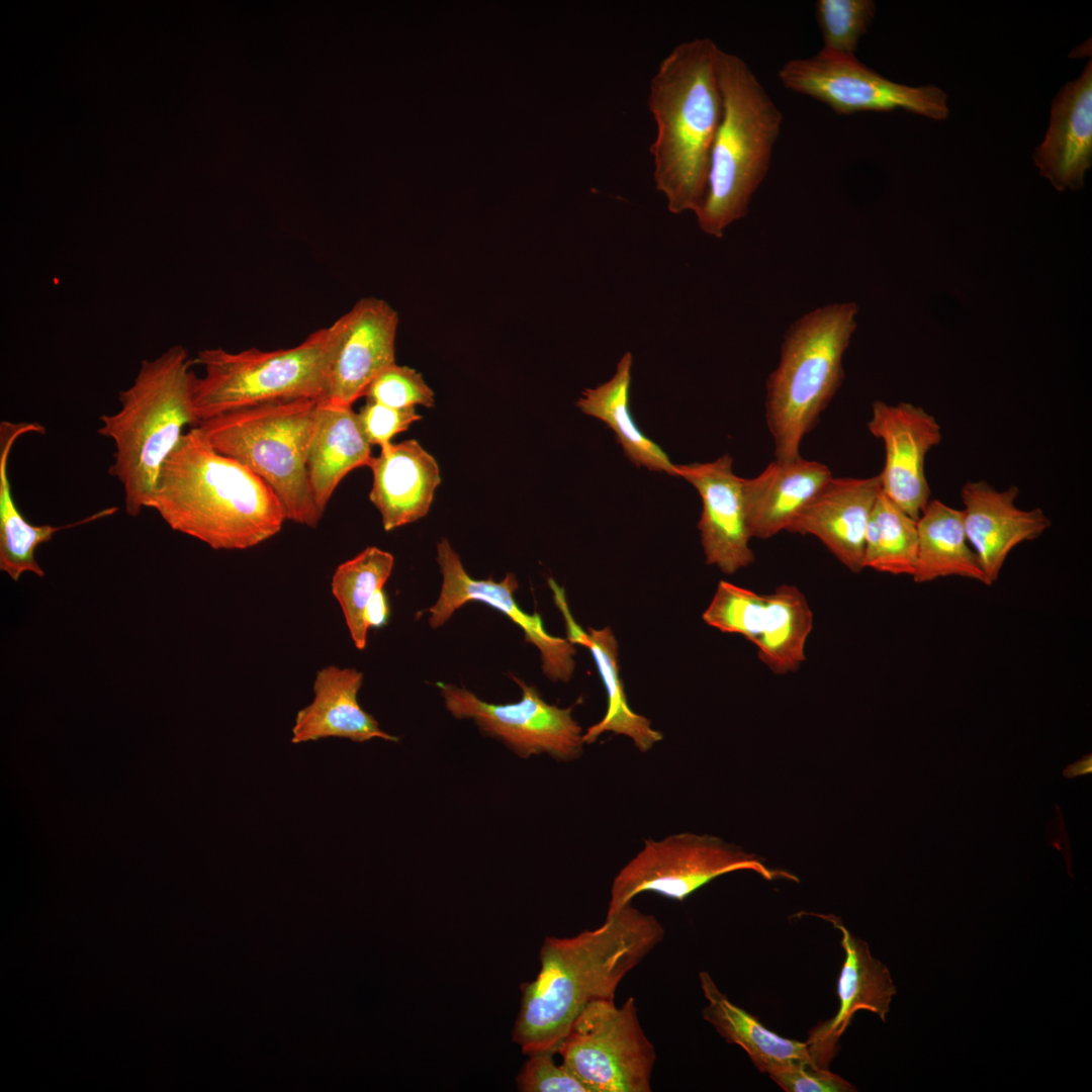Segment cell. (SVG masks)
I'll return each mask as SVG.
<instances>
[{"mask_svg": "<svg viewBox=\"0 0 1092 1092\" xmlns=\"http://www.w3.org/2000/svg\"><path fill=\"white\" fill-rule=\"evenodd\" d=\"M725 454L705 463L675 465L677 476L694 485L702 498L698 523L706 563L733 574L755 559L744 499V478L732 469Z\"/></svg>", "mask_w": 1092, "mask_h": 1092, "instance_id": "cell-16", "label": "cell"}, {"mask_svg": "<svg viewBox=\"0 0 1092 1092\" xmlns=\"http://www.w3.org/2000/svg\"><path fill=\"white\" fill-rule=\"evenodd\" d=\"M767 1074L787 1092H850L854 1087L840 1076L803 1061H789Z\"/></svg>", "mask_w": 1092, "mask_h": 1092, "instance_id": "cell-37", "label": "cell"}, {"mask_svg": "<svg viewBox=\"0 0 1092 1092\" xmlns=\"http://www.w3.org/2000/svg\"><path fill=\"white\" fill-rule=\"evenodd\" d=\"M917 540V520L881 490L866 531L863 568L912 576L916 566Z\"/></svg>", "mask_w": 1092, "mask_h": 1092, "instance_id": "cell-32", "label": "cell"}, {"mask_svg": "<svg viewBox=\"0 0 1092 1092\" xmlns=\"http://www.w3.org/2000/svg\"><path fill=\"white\" fill-rule=\"evenodd\" d=\"M371 446L351 405L317 401L307 474L314 503L323 514L347 474L369 467Z\"/></svg>", "mask_w": 1092, "mask_h": 1092, "instance_id": "cell-25", "label": "cell"}, {"mask_svg": "<svg viewBox=\"0 0 1092 1092\" xmlns=\"http://www.w3.org/2000/svg\"><path fill=\"white\" fill-rule=\"evenodd\" d=\"M831 477L828 466L800 456L789 461L776 459L754 478H744L751 537L768 539L786 531Z\"/></svg>", "mask_w": 1092, "mask_h": 1092, "instance_id": "cell-23", "label": "cell"}, {"mask_svg": "<svg viewBox=\"0 0 1092 1092\" xmlns=\"http://www.w3.org/2000/svg\"><path fill=\"white\" fill-rule=\"evenodd\" d=\"M193 362L204 369L192 383L193 406L199 422L265 403L321 401L326 395L329 367L328 331L317 329L286 349H204Z\"/></svg>", "mask_w": 1092, "mask_h": 1092, "instance_id": "cell-8", "label": "cell"}, {"mask_svg": "<svg viewBox=\"0 0 1092 1092\" xmlns=\"http://www.w3.org/2000/svg\"><path fill=\"white\" fill-rule=\"evenodd\" d=\"M168 526L214 550H245L275 536L286 521L274 490L218 453L192 427L167 458L147 506Z\"/></svg>", "mask_w": 1092, "mask_h": 1092, "instance_id": "cell-2", "label": "cell"}, {"mask_svg": "<svg viewBox=\"0 0 1092 1092\" xmlns=\"http://www.w3.org/2000/svg\"><path fill=\"white\" fill-rule=\"evenodd\" d=\"M876 13L872 0H817L815 16L822 35L820 51L851 57Z\"/></svg>", "mask_w": 1092, "mask_h": 1092, "instance_id": "cell-34", "label": "cell"}, {"mask_svg": "<svg viewBox=\"0 0 1092 1092\" xmlns=\"http://www.w3.org/2000/svg\"><path fill=\"white\" fill-rule=\"evenodd\" d=\"M553 1051H541L528 1055V1060L517 1077V1088L522 1092H589L563 1063L554 1061Z\"/></svg>", "mask_w": 1092, "mask_h": 1092, "instance_id": "cell-36", "label": "cell"}, {"mask_svg": "<svg viewBox=\"0 0 1092 1092\" xmlns=\"http://www.w3.org/2000/svg\"><path fill=\"white\" fill-rule=\"evenodd\" d=\"M548 581L555 604L564 618L567 639L592 652L607 693L606 714L582 734L584 744L594 743L605 732H613L631 738L641 752L648 751L662 740L663 735L651 727L646 717L635 713L628 705L619 675L618 643L612 630L609 627L599 630L588 628V632H584L571 616L564 589L554 579L550 578Z\"/></svg>", "mask_w": 1092, "mask_h": 1092, "instance_id": "cell-24", "label": "cell"}, {"mask_svg": "<svg viewBox=\"0 0 1092 1092\" xmlns=\"http://www.w3.org/2000/svg\"><path fill=\"white\" fill-rule=\"evenodd\" d=\"M665 935L658 919L626 904L598 928L571 937L547 936L540 970L521 984L520 1010L513 1041L530 1055L557 1050L572 1023L592 1002L615 1000L624 977Z\"/></svg>", "mask_w": 1092, "mask_h": 1092, "instance_id": "cell-1", "label": "cell"}, {"mask_svg": "<svg viewBox=\"0 0 1092 1092\" xmlns=\"http://www.w3.org/2000/svg\"><path fill=\"white\" fill-rule=\"evenodd\" d=\"M1015 485L997 490L984 480L968 481L961 490L964 527L975 551L986 584H993L1010 552L1019 544L1038 538L1051 521L1038 508L1022 510L1015 505Z\"/></svg>", "mask_w": 1092, "mask_h": 1092, "instance_id": "cell-17", "label": "cell"}, {"mask_svg": "<svg viewBox=\"0 0 1092 1092\" xmlns=\"http://www.w3.org/2000/svg\"><path fill=\"white\" fill-rule=\"evenodd\" d=\"M722 115L712 145L707 187L694 213L701 231L722 238L744 217L769 170L783 113L739 56L717 59Z\"/></svg>", "mask_w": 1092, "mask_h": 1092, "instance_id": "cell-5", "label": "cell"}, {"mask_svg": "<svg viewBox=\"0 0 1092 1092\" xmlns=\"http://www.w3.org/2000/svg\"><path fill=\"white\" fill-rule=\"evenodd\" d=\"M380 448L369 464L373 475L369 498L389 532L429 513L441 475L436 459L416 440Z\"/></svg>", "mask_w": 1092, "mask_h": 1092, "instance_id": "cell-21", "label": "cell"}, {"mask_svg": "<svg viewBox=\"0 0 1092 1092\" xmlns=\"http://www.w3.org/2000/svg\"><path fill=\"white\" fill-rule=\"evenodd\" d=\"M857 312L855 302L826 304L786 331L779 364L766 381L765 417L777 460L800 457L802 440L840 387Z\"/></svg>", "mask_w": 1092, "mask_h": 1092, "instance_id": "cell-6", "label": "cell"}, {"mask_svg": "<svg viewBox=\"0 0 1092 1092\" xmlns=\"http://www.w3.org/2000/svg\"><path fill=\"white\" fill-rule=\"evenodd\" d=\"M512 677L520 686L522 697L509 704L484 702L463 687L436 685L452 716L472 719L485 735L503 741L517 755L527 758L547 753L561 761L579 757L583 733L572 718V707L550 705L534 687Z\"/></svg>", "mask_w": 1092, "mask_h": 1092, "instance_id": "cell-12", "label": "cell"}, {"mask_svg": "<svg viewBox=\"0 0 1092 1092\" xmlns=\"http://www.w3.org/2000/svg\"><path fill=\"white\" fill-rule=\"evenodd\" d=\"M813 628V613L805 595L793 584L767 594L766 612L758 642L759 660L775 674L796 672L806 660L805 646Z\"/></svg>", "mask_w": 1092, "mask_h": 1092, "instance_id": "cell-30", "label": "cell"}, {"mask_svg": "<svg viewBox=\"0 0 1092 1092\" xmlns=\"http://www.w3.org/2000/svg\"><path fill=\"white\" fill-rule=\"evenodd\" d=\"M719 51L710 37L678 43L650 82L647 103L656 123L649 150L653 179L673 214L695 213L706 192L711 149L722 115Z\"/></svg>", "mask_w": 1092, "mask_h": 1092, "instance_id": "cell-3", "label": "cell"}, {"mask_svg": "<svg viewBox=\"0 0 1092 1092\" xmlns=\"http://www.w3.org/2000/svg\"><path fill=\"white\" fill-rule=\"evenodd\" d=\"M589 1092H649L656 1052L631 996L588 1004L557 1050Z\"/></svg>", "mask_w": 1092, "mask_h": 1092, "instance_id": "cell-10", "label": "cell"}, {"mask_svg": "<svg viewBox=\"0 0 1092 1092\" xmlns=\"http://www.w3.org/2000/svg\"><path fill=\"white\" fill-rule=\"evenodd\" d=\"M832 923L841 933L845 958L838 979L839 1008L834 1017L810 1031L807 1040L814 1064L827 1069L837 1052V1042L854 1013L869 1010L885 1022L896 987L888 968L872 957L866 941L851 934L833 915L813 914Z\"/></svg>", "mask_w": 1092, "mask_h": 1092, "instance_id": "cell-19", "label": "cell"}, {"mask_svg": "<svg viewBox=\"0 0 1092 1092\" xmlns=\"http://www.w3.org/2000/svg\"><path fill=\"white\" fill-rule=\"evenodd\" d=\"M917 557L912 575L917 583L960 576L986 584L978 557L970 545L963 511L939 499L929 500L917 519Z\"/></svg>", "mask_w": 1092, "mask_h": 1092, "instance_id": "cell-27", "label": "cell"}, {"mask_svg": "<svg viewBox=\"0 0 1092 1092\" xmlns=\"http://www.w3.org/2000/svg\"><path fill=\"white\" fill-rule=\"evenodd\" d=\"M192 363L179 345L143 360L132 384L118 394L120 410L100 417L98 434L114 444L108 473L121 484L130 517L147 508L184 428L200 423L192 400Z\"/></svg>", "mask_w": 1092, "mask_h": 1092, "instance_id": "cell-4", "label": "cell"}, {"mask_svg": "<svg viewBox=\"0 0 1092 1092\" xmlns=\"http://www.w3.org/2000/svg\"><path fill=\"white\" fill-rule=\"evenodd\" d=\"M882 490L880 475L832 476L786 531L819 539L847 569H863L864 538Z\"/></svg>", "mask_w": 1092, "mask_h": 1092, "instance_id": "cell-18", "label": "cell"}, {"mask_svg": "<svg viewBox=\"0 0 1092 1092\" xmlns=\"http://www.w3.org/2000/svg\"><path fill=\"white\" fill-rule=\"evenodd\" d=\"M1092 772V754H1085L1075 762L1068 764L1063 769V776L1066 779H1074L1080 776L1090 775Z\"/></svg>", "mask_w": 1092, "mask_h": 1092, "instance_id": "cell-40", "label": "cell"}, {"mask_svg": "<svg viewBox=\"0 0 1092 1092\" xmlns=\"http://www.w3.org/2000/svg\"><path fill=\"white\" fill-rule=\"evenodd\" d=\"M868 429L885 447V464L879 474L882 491L917 520L929 502L925 458L941 441L940 425L921 406L877 400Z\"/></svg>", "mask_w": 1092, "mask_h": 1092, "instance_id": "cell-15", "label": "cell"}, {"mask_svg": "<svg viewBox=\"0 0 1092 1092\" xmlns=\"http://www.w3.org/2000/svg\"><path fill=\"white\" fill-rule=\"evenodd\" d=\"M437 562L443 580L437 602L428 609L432 628L443 626L456 610L468 602L487 604L518 625L525 634V641L539 649L542 671L549 679L566 682L571 678L575 668L574 644L547 633L539 614L525 613L519 607L514 598L518 580L513 573H507L499 581L492 577L472 578L447 539L437 543Z\"/></svg>", "mask_w": 1092, "mask_h": 1092, "instance_id": "cell-14", "label": "cell"}, {"mask_svg": "<svg viewBox=\"0 0 1092 1092\" xmlns=\"http://www.w3.org/2000/svg\"><path fill=\"white\" fill-rule=\"evenodd\" d=\"M767 595L720 580L702 618L707 625L739 634L755 645L763 627Z\"/></svg>", "mask_w": 1092, "mask_h": 1092, "instance_id": "cell-33", "label": "cell"}, {"mask_svg": "<svg viewBox=\"0 0 1092 1092\" xmlns=\"http://www.w3.org/2000/svg\"><path fill=\"white\" fill-rule=\"evenodd\" d=\"M398 314L385 300L359 299L328 331L329 367L323 400L353 405L371 381L395 363Z\"/></svg>", "mask_w": 1092, "mask_h": 1092, "instance_id": "cell-13", "label": "cell"}, {"mask_svg": "<svg viewBox=\"0 0 1092 1092\" xmlns=\"http://www.w3.org/2000/svg\"><path fill=\"white\" fill-rule=\"evenodd\" d=\"M633 356L626 352L615 374L605 383L585 388L576 401L583 413L604 422L616 435L624 454L637 467L677 476L675 465L666 453L649 439L634 422L630 411L631 369Z\"/></svg>", "mask_w": 1092, "mask_h": 1092, "instance_id": "cell-29", "label": "cell"}, {"mask_svg": "<svg viewBox=\"0 0 1092 1092\" xmlns=\"http://www.w3.org/2000/svg\"><path fill=\"white\" fill-rule=\"evenodd\" d=\"M390 616L388 599L383 589L379 590L369 603L365 612V622L370 628H381L387 624Z\"/></svg>", "mask_w": 1092, "mask_h": 1092, "instance_id": "cell-39", "label": "cell"}, {"mask_svg": "<svg viewBox=\"0 0 1092 1092\" xmlns=\"http://www.w3.org/2000/svg\"><path fill=\"white\" fill-rule=\"evenodd\" d=\"M364 396L366 401L395 408L416 405L431 407L435 404L434 391L422 374L408 366L397 365L396 362L383 369L371 381Z\"/></svg>", "mask_w": 1092, "mask_h": 1092, "instance_id": "cell-35", "label": "cell"}, {"mask_svg": "<svg viewBox=\"0 0 1092 1092\" xmlns=\"http://www.w3.org/2000/svg\"><path fill=\"white\" fill-rule=\"evenodd\" d=\"M29 433L43 435L46 428L38 423H0V569L17 581L24 572L44 576L35 559L36 548L52 540L59 531L97 521L116 513L110 507L82 520L63 526L32 525L16 506L8 475V459L16 440Z\"/></svg>", "mask_w": 1092, "mask_h": 1092, "instance_id": "cell-26", "label": "cell"}, {"mask_svg": "<svg viewBox=\"0 0 1092 1092\" xmlns=\"http://www.w3.org/2000/svg\"><path fill=\"white\" fill-rule=\"evenodd\" d=\"M394 565L391 553L369 546L353 558L337 566L331 589L338 601L355 647L363 650L367 644L366 609L373 597L389 578Z\"/></svg>", "mask_w": 1092, "mask_h": 1092, "instance_id": "cell-31", "label": "cell"}, {"mask_svg": "<svg viewBox=\"0 0 1092 1092\" xmlns=\"http://www.w3.org/2000/svg\"><path fill=\"white\" fill-rule=\"evenodd\" d=\"M357 415L368 442L380 447L391 443L395 435L422 419L416 407L395 408L370 401H366Z\"/></svg>", "mask_w": 1092, "mask_h": 1092, "instance_id": "cell-38", "label": "cell"}, {"mask_svg": "<svg viewBox=\"0 0 1092 1092\" xmlns=\"http://www.w3.org/2000/svg\"><path fill=\"white\" fill-rule=\"evenodd\" d=\"M1039 174L1059 191L1077 190L1092 164V63L1064 85L1051 108L1049 128L1035 149Z\"/></svg>", "mask_w": 1092, "mask_h": 1092, "instance_id": "cell-20", "label": "cell"}, {"mask_svg": "<svg viewBox=\"0 0 1092 1092\" xmlns=\"http://www.w3.org/2000/svg\"><path fill=\"white\" fill-rule=\"evenodd\" d=\"M707 1006L703 1018L728 1042L742 1048L761 1073L789 1061L814 1065L807 1041L783 1037L766 1028L754 1015L732 1003L708 972L699 974ZM818 1067V1066H817Z\"/></svg>", "mask_w": 1092, "mask_h": 1092, "instance_id": "cell-28", "label": "cell"}, {"mask_svg": "<svg viewBox=\"0 0 1092 1092\" xmlns=\"http://www.w3.org/2000/svg\"><path fill=\"white\" fill-rule=\"evenodd\" d=\"M736 871H752L767 881H798L794 875L770 870L756 855L718 837L678 833L661 840H645L643 848L614 878L607 915L642 893L681 902L714 879Z\"/></svg>", "mask_w": 1092, "mask_h": 1092, "instance_id": "cell-9", "label": "cell"}, {"mask_svg": "<svg viewBox=\"0 0 1092 1092\" xmlns=\"http://www.w3.org/2000/svg\"><path fill=\"white\" fill-rule=\"evenodd\" d=\"M783 86L823 103L838 115L905 110L945 119L947 95L937 86L912 87L893 82L859 62L819 51L787 61L779 71Z\"/></svg>", "mask_w": 1092, "mask_h": 1092, "instance_id": "cell-11", "label": "cell"}, {"mask_svg": "<svg viewBox=\"0 0 1092 1092\" xmlns=\"http://www.w3.org/2000/svg\"><path fill=\"white\" fill-rule=\"evenodd\" d=\"M316 404L311 399L265 403L198 425L214 450L248 467L274 490L286 521L309 528L323 517L307 474Z\"/></svg>", "mask_w": 1092, "mask_h": 1092, "instance_id": "cell-7", "label": "cell"}, {"mask_svg": "<svg viewBox=\"0 0 1092 1092\" xmlns=\"http://www.w3.org/2000/svg\"><path fill=\"white\" fill-rule=\"evenodd\" d=\"M363 673L355 668L329 665L316 672L312 702L299 710L292 727L294 744L329 737L365 742L373 738L398 741L383 731L376 719L361 708L357 695Z\"/></svg>", "mask_w": 1092, "mask_h": 1092, "instance_id": "cell-22", "label": "cell"}]
</instances>
